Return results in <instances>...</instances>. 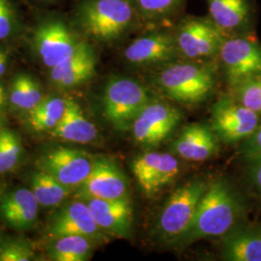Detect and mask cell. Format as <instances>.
I'll use <instances>...</instances> for the list:
<instances>
[{"label": "cell", "mask_w": 261, "mask_h": 261, "mask_svg": "<svg viewBox=\"0 0 261 261\" xmlns=\"http://www.w3.org/2000/svg\"><path fill=\"white\" fill-rule=\"evenodd\" d=\"M66 108V98L48 96L29 111L28 123L36 132H51L61 120Z\"/></svg>", "instance_id": "24"}, {"label": "cell", "mask_w": 261, "mask_h": 261, "mask_svg": "<svg viewBox=\"0 0 261 261\" xmlns=\"http://www.w3.org/2000/svg\"><path fill=\"white\" fill-rule=\"evenodd\" d=\"M222 257L229 261H261V231L236 227L224 237Z\"/></svg>", "instance_id": "21"}, {"label": "cell", "mask_w": 261, "mask_h": 261, "mask_svg": "<svg viewBox=\"0 0 261 261\" xmlns=\"http://www.w3.org/2000/svg\"><path fill=\"white\" fill-rule=\"evenodd\" d=\"M41 85L32 75L19 73L15 75L10 84L9 100L15 108L31 111L43 99Z\"/></svg>", "instance_id": "26"}, {"label": "cell", "mask_w": 261, "mask_h": 261, "mask_svg": "<svg viewBox=\"0 0 261 261\" xmlns=\"http://www.w3.org/2000/svg\"><path fill=\"white\" fill-rule=\"evenodd\" d=\"M30 190L40 205L54 207L60 204L73 189L63 185L47 172L39 170L31 177Z\"/></svg>", "instance_id": "25"}, {"label": "cell", "mask_w": 261, "mask_h": 261, "mask_svg": "<svg viewBox=\"0 0 261 261\" xmlns=\"http://www.w3.org/2000/svg\"><path fill=\"white\" fill-rule=\"evenodd\" d=\"M151 101L146 88L126 76H112L105 84L103 115L118 130H128Z\"/></svg>", "instance_id": "5"}, {"label": "cell", "mask_w": 261, "mask_h": 261, "mask_svg": "<svg viewBox=\"0 0 261 261\" xmlns=\"http://www.w3.org/2000/svg\"><path fill=\"white\" fill-rule=\"evenodd\" d=\"M94 160L83 150L59 146L46 152L38 161V168L63 185L75 189L89 175Z\"/></svg>", "instance_id": "11"}, {"label": "cell", "mask_w": 261, "mask_h": 261, "mask_svg": "<svg viewBox=\"0 0 261 261\" xmlns=\"http://www.w3.org/2000/svg\"><path fill=\"white\" fill-rule=\"evenodd\" d=\"M97 58L92 46L83 40L65 60L49 69V82L58 89H71L91 80L96 72Z\"/></svg>", "instance_id": "15"}, {"label": "cell", "mask_w": 261, "mask_h": 261, "mask_svg": "<svg viewBox=\"0 0 261 261\" xmlns=\"http://www.w3.org/2000/svg\"><path fill=\"white\" fill-rule=\"evenodd\" d=\"M179 56L174 35L167 32H156L137 38L126 47L124 57L130 65L165 64Z\"/></svg>", "instance_id": "16"}, {"label": "cell", "mask_w": 261, "mask_h": 261, "mask_svg": "<svg viewBox=\"0 0 261 261\" xmlns=\"http://www.w3.org/2000/svg\"><path fill=\"white\" fill-rule=\"evenodd\" d=\"M241 149L248 162L261 158V122L256 130L244 140Z\"/></svg>", "instance_id": "32"}, {"label": "cell", "mask_w": 261, "mask_h": 261, "mask_svg": "<svg viewBox=\"0 0 261 261\" xmlns=\"http://www.w3.org/2000/svg\"><path fill=\"white\" fill-rule=\"evenodd\" d=\"M39 206L32 191L21 188L1 196L0 216L12 228L24 230L35 224Z\"/></svg>", "instance_id": "19"}, {"label": "cell", "mask_w": 261, "mask_h": 261, "mask_svg": "<svg viewBox=\"0 0 261 261\" xmlns=\"http://www.w3.org/2000/svg\"><path fill=\"white\" fill-rule=\"evenodd\" d=\"M9 65V55L8 53L0 47V79L5 75Z\"/></svg>", "instance_id": "34"}, {"label": "cell", "mask_w": 261, "mask_h": 261, "mask_svg": "<svg viewBox=\"0 0 261 261\" xmlns=\"http://www.w3.org/2000/svg\"><path fill=\"white\" fill-rule=\"evenodd\" d=\"M171 148L180 158L203 162L216 154L219 149V139L207 125L193 123L181 130Z\"/></svg>", "instance_id": "17"}, {"label": "cell", "mask_w": 261, "mask_h": 261, "mask_svg": "<svg viewBox=\"0 0 261 261\" xmlns=\"http://www.w3.org/2000/svg\"><path fill=\"white\" fill-rule=\"evenodd\" d=\"M179 162L174 155L145 152L134 159L132 170L141 190L153 196L170 184L179 173Z\"/></svg>", "instance_id": "13"}, {"label": "cell", "mask_w": 261, "mask_h": 261, "mask_svg": "<svg viewBox=\"0 0 261 261\" xmlns=\"http://www.w3.org/2000/svg\"><path fill=\"white\" fill-rule=\"evenodd\" d=\"M2 122V118H1V115H0V123Z\"/></svg>", "instance_id": "39"}, {"label": "cell", "mask_w": 261, "mask_h": 261, "mask_svg": "<svg viewBox=\"0 0 261 261\" xmlns=\"http://www.w3.org/2000/svg\"><path fill=\"white\" fill-rule=\"evenodd\" d=\"M260 115L229 97H223L212 109V129L219 140L236 143L248 139L260 124Z\"/></svg>", "instance_id": "9"}, {"label": "cell", "mask_w": 261, "mask_h": 261, "mask_svg": "<svg viewBox=\"0 0 261 261\" xmlns=\"http://www.w3.org/2000/svg\"><path fill=\"white\" fill-rule=\"evenodd\" d=\"M36 257L30 244L22 239L0 243V261H30Z\"/></svg>", "instance_id": "31"}, {"label": "cell", "mask_w": 261, "mask_h": 261, "mask_svg": "<svg viewBox=\"0 0 261 261\" xmlns=\"http://www.w3.org/2000/svg\"><path fill=\"white\" fill-rule=\"evenodd\" d=\"M47 235L51 239L80 235L97 240L103 236V230L96 224L87 203L79 199L56 210L47 224Z\"/></svg>", "instance_id": "14"}, {"label": "cell", "mask_w": 261, "mask_h": 261, "mask_svg": "<svg viewBox=\"0 0 261 261\" xmlns=\"http://www.w3.org/2000/svg\"><path fill=\"white\" fill-rule=\"evenodd\" d=\"M30 39L34 55L48 70L71 56L83 41L71 24L55 15L40 19Z\"/></svg>", "instance_id": "6"}, {"label": "cell", "mask_w": 261, "mask_h": 261, "mask_svg": "<svg viewBox=\"0 0 261 261\" xmlns=\"http://www.w3.org/2000/svg\"><path fill=\"white\" fill-rule=\"evenodd\" d=\"M39 4H43V5H51V4H56V2L60 1V0H34Z\"/></svg>", "instance_id": "35"}, {"label": "cell", "mask_w": 261, "mask_h": 261, "mask_svg": "<svg viewBox=\"0 0 261 261\" xmlns=\"http://www.w3.org/2000/svg\"><path fill=\"white\" fill-rule=\"evenodd\" d=\"M248 173L252 184L261 192V158L249 161Z\"/></svg>", "instance_id": "33"}, {"label": "cell", "mask_w": 261, "mask_h": 261, "mask_svg": "<svg viewBox=\"0 0 261 261\" xmlns=\"http://www.w3.org/2000/svg\"><path fill=\"white\" fill-rule=\"evenodd\" d=\"M154 82L170 99L195 105L204 101L213 90L214 69L192 62L170 63L155 75Z\"/></svg>", "instance_id": "3"}, {"label": "cell", "mask_w": 261, "mask_h": 261, "mask_svg": "<svg viewBox=\"0 0 261 261\" xmlns=\"http://www.w3.org/2000/svg\"><path fill=\"white\" fill-rule=\"evenodd\" d=\"M94 241L80 235L58 237L53 239L48 248V255L55 261L88 260L92 254Z\"/></svg>", "instance_id": "23"}, {"label": "cell", "mask_w": 261, "mask_h": 261, "mask_svg": "<svg viewBox=\"0 0 261 261\" xmlns=\"http://www.w3.org/2000/svg\"><path fill=\"white\" fill-rule=\"evenodd\" d=\"M136 16L130 0H83L75 9L74 25L86 37L112 43L130 30Z\"/></svg>", "instance_id": "2"}, {"label": "cell", "mask_w": 261, "mask_h": 261, "mask_svg": "<svg viewBox=\"0 0 261 261\" xmlns=\"http://www.w3.org/2000/svg\"><path fill=\"white\" fill-rule=\"evenodd\" d=\"M3 196V194H2V188H1V185H0V198H1V196Z\"/></svg>", "instance_id": "38"}, {"label": "cell", "mask_w": 261, "mask_h": 261, "mask_svg": "<svg viewBox=\"0 0 261 261\" xmlns=\"http://www.w3.org/2000/svg\"><path fill=\"white\" fill-rule=\"evenodd\" d=\"M128 181L120 168L111 159L96 157L89 175L76 188L75 197L118 199L127 197Z\"/></svg>", "instance_id": "12"}, {"label": "cell", "mask_w": 261, "mask_h": 261, "mask_svg": "<svg viewBox=\"0 0 261 261\" xmlns=\"http://www.w3.org/2000/svg\"><path fill=\"white\" fill-rule=\"evenodd\" d=\"M22 30V21L12 0H0V42L18 37Z\"/></svg>", "instance_id": "29"}, {"label": "cell", "mask_w": 261, "mask_h": 261, "mask_svg": "<svg viewBox=\"0 0 261 261\" xmlns=\"http://www.w3.org/2000/svg\"><path fill=\"white\" fill-rule=\"evenodd\" d=\"M138 16L146 20L165 19L181 6L184 0H130Z\"/></svg>", "instance_id": "28"}, {"label": "cell", "mask_w": 261, "mask_h": 261, "mask_svg": "<svg viewBox=\"0 0 261 261\" xmlns=\"http://www.w3.org/2000/svg\"><path fill=\"white\" fill-rule=\"evenodd\" d=\"M174 38L180 56L197 60L218 55L225 34L210 18H188L180 22Z\"/></svg>", "instance_id": "8"}, {"label": "cell", "mask_w": 261, "mask_h": 261, "mask_svg": "<svg viewBox=\"0 0 261 261\" xmlns=\"http://www.w3.org/2000/svg\"><path fill=\"white\" fill-rule=\"evenodd\" d=\"M210 19L224 34L244 28L250 19L247 0H206Z\"/></svg>", "instance_id": "22"}, {"label": "cell", "mask_w": 261, "mask_h": 261, "mask_svg": "<svg viewBox=\"0 0 261 261\" xmlns=\"http://www.w3.org/2000/svg\"><path fill=\"white\" fill-rule=\"evenodd\" d=\"M241 213V202L231 187L224 180H216L207 187L192 225L180 242L225 235L235 227Z\"/></svg>", "instance_id": "1"}, {"label": "cell", "mask_w": 261, "mask_h": 261, "mask_svg": "<svg viewBox=\"0 0 261 261\" xmlns=\"http://www.w3.org/2000/svg\"><path fill=\"white\" fill-rule=\"evenodd\" d=\"M5 101H6V99H4V98H1V97H0V108L4 105Z\"/></svg>", "instance_id": "37"}, {"label": "cell", "mask_w": 261, "mask_h": 261, "mask_svg": "<svg viewBox=\"0 0 261 261\" xmlns=\"http://www.w3.org/2000/svg\"><path fill=\"white\" fill-rule=\"evenodd\" d=\"M182 115L171 105L150 101L133 123L134 140L142 146H158L176 129Z\"/></svg>", "instance_id": "10"}, {"label": "cell", "mask_w": 261, "mask_h": 261, "mask_svg": "<svg viewBox=\"0 0 261 261\" xmlns=\"http://www.w3.org/2000/svg\"><path fill=\"white\" fill-rule=\"evenodd\" d=\"M233 89L236 101L261 116V79L239 84Z\"/></svg>", "instance_id": "30"}, {"label": "cell", "mask_w": 261, "mask_h": 261, "mask_svg": "<svg viewBox=\"0 0 261 261\" xmlns=\"http://www.w3.org/2000/svg\"><path fill=\"white\" fill-rule=\"evenodd\" d=\"M208 184L203 180H193L178 188L168 197L160 213L158 233L165 242H180L190 229L198 204Z\"/></svg>", "instance_id": "4"}, {"label": "cell", "mask_w": 261, "mask_h": 261, "mask_svg": "<svg viewBox=\"0 0 261 261\" xmlns=\"http://www.w3.org/2000/svg\"><path fill=\"white\" fill-rule=\"evenodd\" d=\"M6 95H7V93H6L5 87H4V85L2 84V82L0 81V97L6 99Z\"/></svg>", "instance_id": "36"}, {"label": "cell", "mask_w": 261, "mask_h": 261, "mask_svg": "<svg viewBox=\"0 0 261 261\" xmlns=\"http://www.w3.org/2000/svg\"><path fill=\"white\" fill-rule=\"evenodd\" d=\"M96 224L106 232L125 237L130 233L132 208L128 197L118 199L91 198L84 200Z\"/></svg>", "instance_id": "18"}, {"label": "cell", "mask_w": 261, "mask_h": 261, "mask_svg": "<svg viewBox=\"0 0 261 261\" xmlns=\"http://www.w3.org/2000/svg\"><path fill=\"white\" fill-rule=\"evenodd\" d=\"M219 55L232 88L261 79V46L257 42L242 36L225 38Z\"/></svg>", "instance_id": "7"}, {"label": "cell", "mask_w": 261, "mask_h": 261, "mask_svg": "<svg viewBox=\"0 0 261 261\" xmlns=\"http://www.w3.org/2000/svg\"><path fill=\"white\" fill-rule=\"evenodd\" d=\"M21 154L22 146L18 135L13 130L0 129V173L16 168Z\"/></svg>", "instance_id": "27"}, {"label": "cell", "mask_w": 261, "mask_h": 261, "mask_svg": "<svg viewBox=\"0 0 261 261\" xmlns=\"http://www.w3.org/2000/svg\"><path fill=\"white\" fill-rule=\"evenodd\" d=\"M50 134L56 139L81 144L91 143L98 136L96 126L86 118L81 106L71 98H66L64 114Z\"/></svg>", "instance_id": "20"}]
</instances>
